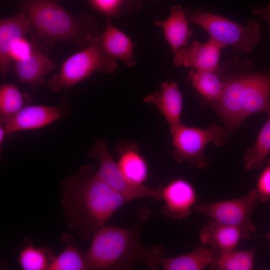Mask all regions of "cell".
Instances as JSON below:
<instances>
[{"label": "cell", "instance_id": "6da1fadb", "mask_svg": "<svg viewBox=\"0 0 270 270\" xmlns=\"http://www.w3.org/2000/svg\"><path fill=\"white\" fill-rule=\"evenodd\" d=\"M62 199L66 220L71 230L88 240L128 202L126 198L104 182L90 164L61 184Z\"/></svg>", "mask_w": 270, "mask_h": 270}, {"label": "cell", "instance_id": "7a4b0ae2", "mask_svg": "<svg viewBox=\"0 0 270 270\" xmlns=\"http://www.w3.org/2000/svg\"><path fill=\"white\" fill-rule=\"evenodd\" d=\"M150 214V210L143 206L138 210V220L132 226H103L98 230L85 254L89 270H130L138 262L150 270L158 269L164 258V247L146 248L138 238Z\"/></svg>", "mask_w": 270, "mask_h": 270}, {"label": "cell", "instance_id": "3957f363", "mask_svg": "<svg viewBox=\"0 0 270 270\" xmlns=\"http://www.w3.org/2000/svg\"><path fill=\"white\" fill-rule=\"evenodd\" d=\"M20 8L29 18L37 38L44 43L61 42L84 48L99 32L92 16L82 14L75 17L57 0H24Z\"/></svg>", "mask_w": 270, "mask_h": 270}, {"label": "cell", "instance_id": "277c9868", "mask_svg": "<svg viewBox=\"0 0 270 270\" xmlns=\"http://www.w3.org/2000/svg\"><path fill=\"white\" fill-rule=\"evenodd\" d=\"M188 21L198 25L224 48L230 46L237 52H252L261 38L258 22L252 20L246 26L224 17L200 10H186Z\"/></svg>", "mask_w": 270, "mask_h": 270}, {"label": "cell", "instance_id": "5b68a950", "mask_svg": "<svg viewBox=\"0 0 270 270\" xmlns=\"http://www.w3.org/2000/svg\"><path fill=\"white\" fill-rule=\"evenodd\" d=\"M99 32L86 48L68 58L60 72L48 80L51 91L58 92L64 88L69 89L95 72H114L118 67L116 59L108 56L102 50L98 40Z\"/></svg>", "mask_w": 270, "mask_h": 270}, {"label": "cell", "instance_id": "8992f818", "mask_svg": "<svg viewBox=\"0 0 270 270\" xmlns=\"http://www.w3.org/2000/svg\"><path fill=\"white\" fill-rule=\"evenodd\" d=\"M170 134L174 160L178 163L188 162L198 168H206L208 164V160L204 152L206 146L211 142L220 146L226 137L224 129L214 124L202 129L182 124Z\"/></svg>", "mask_w": 270, "mask_h": 270}, {"label": "cell", "instance_id": "52a82bcc", "mask_svg": "<svg viewBox=\"0 0 270 270\" xmlns=\"http://www.w3.org/2000/svg\"><path fill=\"white\" fill-rule=\"evenodd\" d=\"M258 200L256 188L240 198L196 205L194 210L219 222L240 229L244 240H249L256 231L252 214Z\"/></svg>", "mask_w": 270, "mask_h": 270}, {"label": "cell", "instance_id": "ba28073f", "mask_svg": "<svg viewBox=\"0 0 270 270\" xmlns=\"http://www.w3.org/2000/svg\"><path fill=\"white\" fill-rule=\"evenodd\" d=\"M88 156L100 162L97 175L111 188L130 201L141 198L162 200V188H152L130 182L110 154L102 139L98 140L89 151Z\"/></svg>", "mask_w": 270, "mask_h": 270}, {"label": "cell", "instance_id": "9c48e42d", "mask_svg": "<svg viewBox=\"0 0 270 270\" xmlns=\"http://www.w3.org/2000/svg\"><path fill=\"white\" fill-rule=\"evenodd\" d=\"M234 58L236 70L222 80L224 88L222 94L218 101L212 104L226 128L230 130H236L244 120L242 90L246 68L249 61Z\"/></svg>", "mask_w": 270, "mask_h": 270}, {"label": "cell", "instance_id": "30bf717a", "mask_svg": "<svg viewBox=\"0 0 270 270\" xmlns=\"http://www.w3.org/2000/svg\"><path fill=\"white\" fill-rule=\"evenodd\" d=\"M250 60L242 90L243 117L266 110L270 103V71L253 72Z\"/></svg>", "mask_w": 270, "mask_h": 270}, {"label": "cell", "instance_id": "8fae6325", "mask_svg": "<svg viewBox=\"0 0 270 270\" xmlns=\"http://www.w3.org/2000/svg\"><path fill=\"white\" fill-rule=\"evenodd\" d=\"M70 107L43 105L26 106L4 125L8 133L43 128L70 113Z\"/></svg>", "mask_w": 270, "mask_h": 270}, {"label": "cell", "instance_id": "7c38bea8", "mask_svg": "<svg viewBox=\"0 0 270 270\" xmlns=\"http://www.w3.org/2000/svg\"><path fill=\"white\" fill-rule=\"evenodd\" d=\"M162 212L175 220L186 218L197 202V194L193 186L183 178L171 180L162 188Z\"/></svg>", "mask_w": 270, "mask_h": 270}, {"label": "cell", "instance_id": "4fadbf2b", "mask_svg": "<svg viewBox=\"0 0 270 270\" xmlns=\"http://www.w3.org/2000/svg\"><path fill=\"white\" fill-rule=\"evenodd\" d=\"M223 48L210 38L204 43L195 41L190 46L174 53L173 62L176 66L192 68L196 70L218 72Z\"/></svg>", "mask_w": 270, "mask_h": 270}, {"label": "cell", "instance_id": "5bb4252c", "mask_svg": "<svg viewBox=\"0 0 270 270\" xmlns=\"http://www.w3.org/2000/svg\"><path fill=\"white\" fill-rule=\"evenodd\" d=\"M32 30V24L22 12L0 21V74L4 78L12 68L11 50L15 42Z\"/></svg>", "mask_w": 270, "mask_h": 270}, {"label": "cell", "instance_id": "9a60e30c", "mask_svg": "<svg viewBox=\"0 0 270 270\" xmlns=\"http://www.w3.org/2000/svg\"><path fill=\"white\" fill-rule=\"evenodd\" d=\"M144 100L155 106L164 115L169 124L170 134L182 124L180 119L183 100L176 83L162 82L160 90L146 96Z\"/></svg>", "mask_w": 270, "mask_h": 270}, {"label": "cell", "instance_id": "2e32d148", "mask_svg": "<svg viewBox=\"0 0 270 270\" xmlns=\"http://www.w3.org/2000/svg\"><path fill=\"white\" fill-rule=\"evenodd\" d=\"M57 66L35 46L29 56L14 60L12 64V68L18 80L32 88L42 84L44 82V76Z\"/></svg>", "mask_w": 270, "mask_h": 270}, {"label": "cell", "instance_id": "e0dca14e", "mask_svg": "<svg viewBox=\"0 0 270 270\" xmlns=\"http://www.w3.org/2000/svg\"><path fill=\"white\" fill-rule=\"evenodd\" d=\"M98 40L102 50L108 56L118 58L128 66L136 64L132 42L112 25L110 18L108 20L105 30L99 32Z\"/></svg>", "mask_w": 270, "mask_h": 270}, {"label": "cell", "instance_id": "ac0fdd59", "mask_svg": "<svg viewBox=\"0 0 270 270\" xmlns=\"http://www.w3.org/2000/svg\"><path fill=\"white\" fill-rule=\"evenodd\" d=\"M116 151L117 163L125 177L134 184H144L148 177V167L138 146L134 142H124L119 144Z\"/></svg>", "mask_w": 270, "mask_h": 270}, {"label": "cell", "instance_id": "d6986e66", "mask_svg": "<svg viewBox=\"0 0 270 270\" xmlns=\"http://www.w3.org/2000/svg\"><path fill=\"white\" fill-rule=\"evenodd\" d=\"M186 10L180 6L171 8L170 16L166 20L155 22V24L162 29L165 39L174 53L188 43L192 34Z\"/></svg>", "mask_w": 270, "mask_h": 270}, {"label": "cell", "instance_id": "ffe728a7", "mask_svg": "<svg viewBox=\"0 0 270 270\" xmlns=\"http://www.w3.org/2000/svg\"><path fill=\"white\" fill-rule=\"evenodd\" d=\"M220 251L204 244L192 252L172 258H163L161 266L164 270H201L210 266L219 256Z\"/></svg>", "mask_w": 270, "mask_h": 270}, {"label": "cell", "instance_id": "44dd1931", "mask_svg": "<svg viewBox=\"0 0 270 270\" xmlns=\"http://www.w3.org/2000/svg\"><path fill=\"white\" fill-rule=\"evenodd\" d=\"M199 238L204 244L212 246L221 251L234 249L241 240L242 234L238 228L209 218L208 224L200 230Z\"/></svg>", "mask_w": 270, "mask_h": 270}, {"label": "cell", "instance_id": "7402d4cb", "mask_svg": "<svg viewBox=\"0 0 270 270\" xmlns=\"http://www.w3.org/2000/svg\"><path fill=\"white\" fill-rule=\"evenodd\" d=\"M62 241L65 244V248L58 256L54 257L48 270H89L85 255L76 246L74 236L64 233Z\"/></svg>", "mask_w": 270, "mask_h": 270}, {"label": "cell", "instance_id": "603a6c76", "mask_svg": "<svg viewBox=\"0 0 270 270\" xmlns=\"http://www.w3.org/2000/svg\"><path fill=\"white\" fill-rule=\"evenodd\" d=\"M217 73L194 70L188 73V80L192 86L204 99L212 104L220 98L224 88V82Z\"/></svg>", "mask_w": 270, "mask_h": 270}, {"label": "cell", "instance_id": "cb8c5ba5", "mask_svg": "<svg viewBox=\"0 0 270 270\" xmlns=\"http://www.w3.org/2000/svg\"><path fill=\"white\" fill-rule=\"evenodd\" d=\"M266 111L268 120L254 144L246 151L243 156L244 169L248 171L262 168L264 160L270 153V103Z\"/></svg>", "mask_w": 270, "mask_h": 270}, {"label": "cell", "instance_id": "d4e9b609", "mask_svg": "<svg viewBox=\"0 0 270 270\" xmlns=\"http://www.w3.org/2000/svg\"><path fill=\"white\" fill-rule=\"evenodd\" d=\"M255 253L254 248L221 251L210 267L218 270H252L254 267Z\"/></svg>", "mask_w": 270, "mask_h": 270}, {"label": "cell", "instance_id": "484cf974", "mask_svg": "<svg viewBox=\"0 0 270 270\" xmlns=\"http://www.w3.org/2000/svg\"><path fill=\"white\" fill-rule=\"evenodd\" d=\"M24 97L19 88L12 84H4L0 88V122L4 124L24 106Z\"/></svg>", "mask_w": 270, "mask_h": 270}, {"label": "cell", "instance_id": "4316f807", "mask_svg": "<svg viewBox=\"0 0 270 270\" xmlns=\"http://www.w3.org/2000/svg\"><path fill=\"white\" fill-rule=\"evenodd\" d=\"M54 256L47 248H35L28 244L20 252L18 262L24 270H48Z\"/></svg>", "mask_w": 270, "mask_h": 270}, {"label": "cell", "instance_id": "83f0119b", "mask_svg": "<svg viewBox=\"0 0 270 270\" xmlns=\"http://www.w3.org/2000/svg\"><path fill=\"white\" fill-rule=\"evenodd\" d=\"M88 0L96 10L108 16V18H118L131 14L142 4V0Z\"/></svg>", "mask_w": 270, "mask_h": 270}, {"label": "cell", "instance_id": "f1b7e54d", "mask_svg": "<svg viewBox=\"0 0 270 270\" xmlns=\"http://www.w3.org/2000/svg\"><path fill=\"white\" fill-rule=\"evenodd\" d=\"M255 188L258 200L263 202L270 201V159L260 174Z\"/></svg>", "mask_w": 270, "mask_h": 270}, {"label": "cell", "instance_id": "f546056e", "mask_svg": "<svg viewBox=\"0 0 270 270\" xmlns=\"http://www.w3.org/2000/svg\"><path fill=\"white\" fill-rule=\"evenodd\" d=\"M34 45L25 38L18 40L13 45L11 50V57L12 62L21 60L29 56L32 52Z\"/></svg>", "mask_w": 270, "mask_h": 270}, {"label": "cell", "instance_id": "4dcf8cb0", "mask_svg": "<svg viewBox=\"0 0 270 270\" xmlns=\"http://www.w3.org/2000/svg\"><path fill=\"white\" fill-rule=\"evenodd\" d=\"M252 14L264 18L270 26V4L265 8L256 6L253 9Z\"/></svg>", "mask_w": 270, "mask_h": 270}, {"label": "cell", "instance_id": "1f68e13d", "mask_svg": "<svg viewBox=\"0 0 270 270\" xmlns=\"http://www.w3.org/2000/svg\"><path fill=\"white\" fill-rule=\"evenodd\" d=\"M7 134V132L4 126L0 127V144L1 145L4 140L5 136Z\"/></svg>", "mask_w": 270, "mask_h": 270}, {"label": "cell", "instance_id": "d6a6232c", "mask_svg": "<svg viewBox=\"0 0 270 270\" xmlns=\"http://www.w3.org/2000/svg\"><path fill=\"white\" fill-rule=\"evenodd\" d=\"M264 237L266 238L269 242V248L270 249V231L266 234L264 236Z\"/></svg>", "mask_w": 270, "mask_h": 270}]
</instances>
